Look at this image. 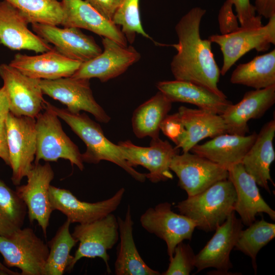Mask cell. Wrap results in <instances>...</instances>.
<instances>
[{"instance_id":"11","label":"cell","mask_w":275,"mask_h":275,"mask_svg":"<svg viewBox=\"0 0 275 275\" xmlns=\"http://www.w3.org/2000/svg\"><path fill=\"white\" fill-rule=\"evenodd\" d=\"M141 226L147 232L155 235L166 243L169 259L177 245L184 240H190L196 225L195 222L180 213L174 212L172 204L160 203L148 208L141 216Z\"/></svg>"},{"instance_id":"4","label":"cell","mask_w":275,"mask_h":275,"mask_svg":"<svg viewBox=\"0 0 275 275\" xmlns=\"http://www.w3.org/2000/svg\"><path fill=\"white\" fill-rule=\"evenodd\" d=\"M44 108L36 118L35 163L40 160L48 162L64 159L82 171L84 162L78 147L64 131L57 115L45 105Z\"/></svg>"},{"instance_id":"7","label":"cell","mask_w":275,"mask_h":275,"mask_svg":"<svg viewBox=\"0 0 275 275\" xmlns=\"http://www.w3.org/2000/svg\"><path fill=\"white\" fill-rule=\"evenodd\" d=\"M13 184L18 185L33 166L36 152V118L16 116L10 112L5 119Z\"/></svg>"},{"instance_id":"1","label":"cell","mask_w":275,"mask_h":275,"mask_svg":"<svg viewBox=\"0 0 275 275\" xmlns=\"http://www.w3.org/2000/svg\"><path fill=\"white\" fill-rule=\"evenodd\" d=\"M206 12L205 9L194 7L176 24L178 42L172 46L177 52L171 62V70L176 80L201 86L227 98L217 86L221 71L212 51V42L201 37V21Z\"/></svg>"},{"instance_id":"27","label":"cell","mask_w":275,"mask_h":275,"mask_svg":"<svg viewBox=\"0 0 275 275\" xmlns=\"http://www.w3.org/2000/svg\"><path fill=\"white\" fill-rule=\"evenodd\" d=\"M179 113L185 129V137L177 147L183 152H189L201 140L228 133L226 124L221 115L198 108L181 106Z\"/></svg>"},{"instance_id":"17","label":"cell","mask_w":275,"mask_h":275,"mask_svg":"<svg viewBox=\"0 0 275 275\" xmlns=\"http://www.w3.org/2000/svg\"><path fill=\"white\" fill-rule=\"evenodd\" d=\"M125 189H119L111 198L89 203L78 199L69 190L50 185L49 199L52 209L63 213L71 223L84 224L102 218L115 211L120 204Z\"/></svg>"},{"instance_id":"28","label":"cell","mask_w":275,"mask_h":275,"mask_svg":"<svg viewBox=\"0 0 275 275\" xmlns=\"http://www.w3.org/2000/svg\"><path fill=\"white\" fill-rule=\"evenodd\" d=\"M120 242L115 263L116 275H159L144 262L136 248L133 236V222L128 205L124 218L117 217Z\"/></svg>"},{"instance_id":"3","label":"cell","mask_w":275,"mask_h":275,"mask_svg":"<svg viewBox=\"0 0 275 275\" xmlns=\"http://www.w3.org/2000/svg\"><path fill=\"white\" fill-rule=\"evenodd\" d=\"M236 194L229 179L218 181L197 195L178 202L179 213L193 221L196 228L206 232L214 231L234 211Z\"/></svg>"},{"instance_id":"42","label":"cell","mask_w":275,"mask_h":275,"mask_svg":"<svg viewBox=\"0 0 275 275\" xmlns=\"http://www.w3.org/2000/svg\"><path fill=\"white\" fill-rule=\"evenodd\" d=\"M0 158L9 166L7 131L5 120L0 121Z\"/></svg>"},{"instance_id":"21","label":"cell","mask_w":275,"mask_h":275,"mask_svg":"<svg viewBox=\"0 0 275 275\" xmlns=\"http://www.w3.org/2000/svg\"><path fill=\"white\" fill-rule=\"evenodd\" d=\"M229 179L234 187L236 200L234 211L240 217L242 224L249 226L256 221V216L265 213L275 220V211L261 196L254 179L244 170L241 162L228 169Z\"/></svg>"},{"instance_id":"34","label":"cell","mask_w":275,"mask_h":275,"mask_svg":"<svg viewBox=\"0 0 275 275\" xmlns=\"http://www.w3.org/2000/svg\"><path fill=\"white\" fill-rule=\"evenodd\" d=\"M15 7L29 23L58 25L62 24L64 10L58 0H5Z\"/></svg>"},{"instance_id":"2","label":"cell","mask_w":275,"mask_h":275,"mask_svg":"<svg viewBox=\"0 0 275 275\" xmlns=\"http://www.w3.org/2000/svg\"><path fill=\"white\" fill-rule=\"evenodd\" d=\"M45 105L64 121L86 144V150L81 154L84 162L98 163L101 160L108 161L122 168L136 180L141 182L145 181V174L136 171L127 164L118 145L109 141L100 125L87 114L73 113L46 101Z\"/></svg>"},{"instance_id":"19","label":"cell","mask_w":275,"mask_h":275,"mask_svg":"<svg viewBox=\"0 0 275 275\" xmlns=\"http://www.w3.org/2000/svg\"><path fill=\"white\" fill-rule=\"evenodd\" d=\"M22 14L5 0L0 2V43L13 50H28L43 53L53 49L28 29Z\"/></svg>"},{"instance_id":"18","label":"cell","mask_w":275,"mask_h":275,"mask_svg":"<svg viewBox=\"0 0 275 275\" xmlns=\"http://www.w3.org/2000/svg\"><path fill=\"white\" fill-rule=\"evenodd\" d=\"M34 32L66 57L84 63L99 55L102 51L94 38L74 27L60 28L57 25L33 23Z\"/></svg>"},{"instance_id":"10","label":"cell","mask_w":275,"mask_h":275,"mask_svg":"<svg viewBox=\"0 0 275 275\" xmlns=\"http://www.w3.org/2000/svg\"><path fill=\"white\" fill-rule=\"evenodd\" d=\"M0 76L8 98L10 112L18 117L36 118L45 106L41 79L26 76L5 63L0 65Z\"/></svg>"},{"instance_id":"44","label":"cell","mask_w":275,"mask_h":275,"mask_svg":"<svg viewBox=\"0 0 275 275\" xmlns=\"http://www.w3.org/2000/svg\"><path fill=\"white\" fill-rule=\"evenodd\" d=\"M0 274L18 275L20 273L8 269L0 262Z\"/></svg>"},{"instance_id":"26","label":"cell","mask_w":275,"mask_h":275,"mask_svg":"<svg viewBox=\"0 0 275 275\" xmlns=\"http://www.w3.org/2000/svg\"><path fill=\"white\" fill-rule=\"evenodd\" d=\"M158 90L172 102L188 103L199 108L222 115L232 102L201 86L185 81L174 80L159 81Z\"/></svg>"},{"instance_id":"23","label":"cell","mask_w":275,"mask_h":275,"mask_svg":"<svg viewBox=\"0 0 275 275\" xmlns=\"http://www.w3.org/2000/svg\"><path fill=\"white\" fill-rule=\"evenodd\" d=\"M64 27L84 29L127 46V40L119 26L109 20L84 0H62Z\"/></svg>"},{"instance_id":"15","label":"cell","mask_w":275,"mask_h":275,"mask_svg":"<svg viewBox=\"0 0 275 275\" xmlns=\"http://www.w3.org/2000/svg\"><path fill=\"white\" fill-rule=\"evenodd\" d=\"M102 43L103 50L93 59L81 63L71 77L97 78L105 82L123 74L141 58L140 53L132 46H123L105 37L102 39Z\"/></svg>"},{"instance_id":"37","label":"cell","mask_w":275,"mask_h":275,"mask_svg":"<svg viewBox=\"0 0 275 275\" xmlns=\"http://www.w3.org/2000/svg\"><path fill=\"white\" fill-rule=\"evenodd\" d=\"M160 130L176 145L177 149L183 140L185 129L178 112L167 115L162 121Z\"/></svg>"},{"instance_id":"13","label":"cell","mask_w":275,"mask_h":275,"mask_svg":"<svg viewBox=\"0 0 275 275\" xmlns=\"http://www.w3.org/2000/svg\"><path fill=\"white\" fill-rule=\"evenodd\" d=\"M117 145L130 167L142 166L148 170L145 176L151 182L156 183L173 178L170 166L178 149L168 141L159 138L152 139L148 147L136 146L129 140L119 142Z\"/></svg>"},{"instance_id":"9","label":"cell","mask_w":275,"mask_h":275,"mask_svg":"<svg viewBox=\"0 0 275 275\" xmlns=\"http://www.w3.org/2000/svg\"><path fill=\"white\" fill-rule=\"evenodd\" d=\"M89 80L70 76L56 79H41L40 85L43 94L65 105L70 112H87L91 114L97 121L107 123L111 118L95 100Z\"/></svg>"},{"instance_id":"39","label":"cell","mask_w":275,"mask_h":275,"mask_svg":"<svg viewBox=\"0 0 275 275\" xmlns=\"http://www.w3.org/2000/svg\"><path fill=\"white\" fill-rule=\"evenodd\" d=\"M233 6L232 0H226L219 10L218 20L221 34L232 33L240 27L237 17L233 12Z\"/></svg>"},{"instance_id":"6","label":"cell","mask_w":275,"mask_h":275,"mask_svg":"<svg viewBox=\"0 0 275 275\" xmlns=\"http://www.w3.org/2000/svg\"><path fill=\"white\" fill-rule=\"evenodd\" d=\"M208 39L217 44L223 54L221 75H225L243 56L252 49L257 51L268 50L275 44V15L269 18L265 25L256 28H241L226 34H214Z\"/></svg>"},{"instance_id":"38","label":"cell","mask_w":275,"mask_h":275,"mask_svg":"<svg viewBox=\"0 0 275 275\" xmlns=\"http://www.w3.org/2000/svg\"><path fill=\"white\" fill-rule=\"evenodd\" d=\"M236 16L241 28H256L262 25L261 16L257 15L250 0H232Z\"/></svg>"},{"instance_id":"31","label":"cell","mask_w":275,"mask_h":275,"mask_svg":"<svg viewBox=\"0 0 275 275\" xmlns=\"http://www.w3.org/2000/svg\"><path fill=\"white\" fill-rule=\"evenodd\" d=\"M71 224L67 219L48 242L49 253L44 275H62L70 264L73 256L70 253L77 242L70 232Z\"/></svg>"},{"instance_id":"32","label":"cell","mask_w":275,"mask_h":275,"mask_svg":"<svg viewBox=\"0 0 275 275\" xmlns=\"http://www.w3.org/2000/svg\"><path fill=\"white\" fill-rule=\"evenodd\" d=\"M27 213L24 202L0 179V236H9L22 228Z\"/></svg>"},{"instance_id":"40","label":"cell","mask_w":275,"mask_h":275,"mask_svg":"<svg viewBox=\"0 0 275 275\" xmlns=\"http://www.w3.org/2000/svg\"><path fill=\"white\" fill-rule=\"evenodd\" d=\"M102 16L112 21L122 0H84Z\"/></svg>"},{"instance_id":"20","label":"cell","mask_w":275,"mask_h":275,"mask_svg":"<svg viewBox=\"0 0 275 275\" xmlns=\"http://www.w3.org/2000/svg\"><path fill=\"white\" fill-rule=\"evenodd\" d=\"M275 103V85L246 92L242 99L232 104L221 115L229 134L245 135L248 121L261 118Z\"/></svg>"},{"instance_id":"22","label":"cell","mask_w":275,"mask_h":275,"mask_svg":"<svg viewBox=\"0 0 275 275\" xmlns=\"http://www.w3.org/2000/svg\"><path fill=\"white\" fill-rule=\"evenodd\" d=\"M81 64L66 57L53 47L34 56L16 53L9 64L29 77L50 80L71 76Z\"/></svg>"},{"instance_id":"30","label":"cell","mask_w":275,"mask_h":275,"mask_svg":"<svg viewBox=\"0 0 275 275\" xmlns=\"http://www.w3.org/2000/svg\"><path fill=\"white\" fill-rule=\"evenodd\" d=\"M230 82L255 90L275 85V50L240 64L233 70Z\"/></svg>"},{"instance_id":"12","label":"cell","mask_w":275,"mask_h":275,"mask_svg":"<svg viewBox=\"0 0 275 275\" xmlns=\"http://www.w3.org/2000/svg\"><path fill=\"white\" fill-rule=\"evenodd\" d=\"M178 178V185L187 197L200 193L215 182L228 178V170L208 159L189 152L176 154L170 166Z\"/></svg>"},{"instance_id":"14","label":"cell","mask_w":275,"mask_h":275,"mask_svg":"<svg viewBox=\"0 0 275 275\" xmlns=\"http://www.w3.org/2000/svg\"><path fill=\"white\" fill-rule=\"evenodd\" d=\"M243 224L234 211L226 220L217 227L214 235L195 258L197 273L207 268L216 269L219 274H231L233 265L230 259Z\"/></svg>"},{"instance_id":"5","label":"cell","mask_w":275,"mask_h":275,"mask_svg":"<svg viewBox=\"0 0 275 275\" xmlns=\"http://www.w3.org/2000/svg\"><path fill=\"white\" fill-rule=\"evenodd\" d=\"M0 253L6 265L18 268L21 274L44 275L49 248L32 229L25 228L0 236Z\"/></svg>"},{"instance_id":"29","label":"cell","mask_w":275,"mask_h":275,"mask_svg":"<svg viewBox=\"0 0 275 275\" xmlns=\"http://www.w3.org/2000/svg\"><path fill=\"white\" fill-rule=\"evenodd\" d=\"M172 103L158 91L134 111L131 122L133 131L140 139L159 138L160 124L172 108Z\"/></svg>"},{"instance_id":"24","label":"cell","mask_w":275,"mask_h":275,"mask_svg":"<svg viewBox=\"0 0 275 275\" xmlns=\"http://www.w3.org/2000/svg\"><path fill=\"white\" fill-rule=\"evenodd\" d=\"M274 136L275 120L273 119L262 126L241 161L244 170L257 185L269 193V182L274 185L270 174V166L275 159L273 144Z\"/></svg>"},{"instance_id":"16","label":"cell","mask_w":275,"mask_h":275,"mask_svg":"<svg viewBox=\"0 0 275 275\" xmlns=\"http://www.w3.org/2000/svg\"><path fill=\"white\" fill-rule=\"evenodd\" d=\"M54 176L48 162L44 164L34 163L26 177L27 183L17 186L15 190L26 205L30 222H37L45 237L53 211L49 199V187Z\"/></svg>"},{"instance_id":"41","label":"cell","mask_w":275,"mask_h":275,"mask_svg":"<svg viewBox=\"0 0 275 275\" xmlns=\"http://www.w3.org/2000/svg\"><path fill=\"white\" fill-rule=\"evenodd\" d=\"M254 7L258 15L266 19L275 15V0H255Z\"/></svg>"},{"instance_id":"25","label":"cell","mask_w":275,"mask_h":275,"mask_svg":"<svg viewBox=\"0 0 275 275\" xmlns=\"http://www.w3.org/2000/svg\"><path fill=\"white\" fill-rule=\"evenodd\" d=\"M257 135L255 132L248 135L224 133L204 144H197L190 151L228 170L241 162Z\"/></svg>"},{"instance_id":"33","label":"cell","mask_w":275,"mask_h":275,"mask_svg":"<svg viewBox=\"0 0 275 275\" xmlns=\"http://www.w3.org/2000/svg\"><path fill=\"white\" fill-rule=\"evenodd\" d=\"M249 227L242 230L234 249L250 257L255 273L257 271V255L260 250L275 237V224L262 217L256 220Z\"/></svg>"},{"instance_id":"36","label":"cell","mask_w":275,"mask_h":275,"mask_svg":"<svg viewBox=\"0 0 275 275\" xmlns=\"http://www.w3.org/2000/svg\"><path fill=\"white\" fill-rule=\"evenodd\" d=\"M195 254L189 244L183 241L176 246L167 270L162 275H188L194 269Z\"/></svg>"},{"instance_id":"43","label":"cell","mask_w":275,"mask_h":275,"mask_svg":"<svg viewBox=\"0 0 275 275\" xmlns=\"http://www.w3.org/2000/svg\"><path fill=\"white\" fill-rule=\"evenodd\" d=\"M9 112L8 98L3 86L0 87V121L6 119Z\"/></svg>"},{"instance_id":"35","label":"cell","mask_w":275,"mask_h":275,"mask_svg":"<svg viewBox=\"0 0 275 275\" xmlns=\"http://www.w3.org/2000/svg\"><path fill=\"white\" fill-rule=\"evenodd\" d=\"M112 22L121 26V31L127 41L132 43L136 34L151 39L144 31L140 17V0H122L116 12Z\"/></svg>"},{"instance_id":"8","label":"cell","mask_w":275,"mask_h":275,"mask_svg":"<svg viewBox=\"0 0 275 275\" xmlns=\"http://www.w3.org/2000/svg\"><path fill=\"white\" fill-rule=\"evenodd\" d=\"M79 242L67 270H71L82 258H101L111 272L107 250L111 249L119 239L117 217L112 213L91 223L76 225L71 234Z\"/></svg>"}]
</instances>
